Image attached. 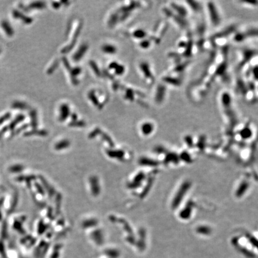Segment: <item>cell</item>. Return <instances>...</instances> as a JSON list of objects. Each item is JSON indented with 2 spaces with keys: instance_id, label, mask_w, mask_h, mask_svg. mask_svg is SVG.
Here are the masks:
<instances>
[{
  "instance_id": "obj_26",
  "label": "cell",
  "mask_w": 258,
  "mask_h": 258,
  "mask_svg": "<svg viewBox=\"0 0 258 258\" xmlns=\"http://www.w3.org/2000/svg\"><path fill=\"white\" fill-rule=\"evenodd\" d=\"M150 41H148V40L143 41L141 43V46H142V47H143L144 49H146V47H148L149 46H150Z\"/></svg>"
},
{
  "instance_id": "obj_9",
  "label": "cell",
  "mask_w": 258,
  "mask_h": 258,
  "mask_svg": "<svg viewBox=\"0 0 258 258\" xmlns=\"http://www.w3.org/2000/svg\"><path fill=\"white\" fill-rule=\"evenodd\" d=\"M163 80L165 82H166L167 83L174 86L175 87H178L181 84V80L178 78L167 77L163 78Z\"/></svg>"
},
{
  "instance_id": "obj_13",
  "label": "cell",
  "mask_w": 258,
  "mask_h": 258,
  "mask_svg": "<svg viewBox=\"0 0 258 258\" xmlns=\"http://www.w3.org/2000/svg\"><path fill=\"white\" fill-rule=\"evenodd\" d=\"M25 118V117L23 115H22V114L18 115L15 118V119H14V120L12 121L10 123V125H9V128H10V130H13V129L15 127V126H16L18 123H20L21 122L23 121L24 120Z\"/></svg>"
},
{
  "instance_id": "obj_27",
  "label": "cell",
  "mask_w": 258,
  "mask_h": 258,
  "mask_svg": "<svg viewBox=\"0 0 258 258\" xmlns=\"http://www.w3.org/2000/svg\"><path fill=\"white\" fill-rule=\"evenodd\" d=\"M1 212H0V220H1Z\"/></svg>"
},
{
  "instance_id": "obj_24",
  "label": "cell",
  "mask_w": 258,
  "mask_h": 258,
  "mask_svg": "<svg viewBox=\"0 0 258 258\" xmlns=\"http://www.w3.org/2000/svg\"><path fill=\"white\" fill-rule=\"evenodd\" d=\"M90 64L92 65V67H93V71H95V72L96 73L97 75H99V69L97 68V67L96 66V64L93 63V62H91V63H90Z\"/></svg>"
},
{
  "instance_id": "obj_10",
  "label": "cell",
  "mask_w": 258,
  "mask_h": 258,
  "mask_svg": "<svg viewBox=\"0 0 258 258\" xmlns=\"http://www.w3.org/2000/svg\"><path fill=\"white\" fill-rule=\"evenodd\" d=\"M1 26L3 27V30L5 32L6 34L8 36H12L14 34V31L12 28V27L7 21H3L1 22Z\"/></svg>"
},
{
  "instance_id": "obj_18",
  "label": "cell",
  "mask_w": 258,
  "mask_h": 258,
  "mask_svg": "<svg viewBox=\"0 0 258 258\" xmlns=\"http://www.w3.org/2000/svg\"><path fill=\"white\" fill-rule=\"evenodd\" d=\"M30 116L31 118L32 125L35 127L36 125V112L35 109L32 110L30 112Z\"/></svg>"
},
{
  "instance_id": "obj_29",
  "label": "cell",
  "mask_w": 258,
  "mask_h": 258,
  "mask_svg": "<svg viewBox=\"0 0 258 258\" xmlns=\"http://www.w3.org/2000/svg\"><path fill=\"white\" fill-rule=\"evenodd\" d=\"M257 90H258V85H257Z\"/></svg>"
},
{
  "instance_id": "obj_16",
  "label": "cell",
  "mask_w": 258,
  "mask_h": 258,
  "mask_svg": "<svg viewBox=\"0 0 258 258\" xmlns=\"http://www.w3.org/2000/svg\"><path fill=\"white\" fill-rule=\"evenodd\" d=\"M102 50L108 54H114L116 52V48L112 45H105L103 46Z\"/></svg>"
},
{
  "instance_id": "obj_19",
  "label": "cell",
  "mask_w": 258,
  "mask_h": 258,
  "mask_svg": "<svg viewBox=\"0 0 258 258\" xmlns=\"http://www.w3.org/2000/svg\"><path fill=\"white\" fill-rule=\"evenodd\" d=\"M251 75L255 81H258V65H255L251 69Z\"/></svg>"
},
{
  "instance_id": "obj_2",
  "label": "cell",
  "mask_w": 258,
  "mask_h": 258,
  "mask_svg": "<svg viewBox=\"0 0 258 258\" xmlns=\"http://www.w3.org/2000/svg\"><path fill=\"white\" fill-rule=\"evenodd\" d=\"M256 54V51L254 50L251 49H246L243 50V55H242V59L240 63V67L243 66L245 64L247 61H249L252 59V57H253Z\"/></svg>"
},
{
  "instance_id": "obj_7",
  "label": "cell",
  "mask_w": 258,
  "mask_h": 258,
  "mask_svg": "<svg viewBox=\"0 0 258 258\" xmlns=\"http://www.w3.org/2000/svg\"><path fill=\"white\" fill-rule=\"evenodd\" d=\"M245 40L250 37H258V28L248 29L245 32H242Z\"/></svg>"
},
{
  "instance_id": "obj_6",
  "label": "cell",
  "mask_w": 258,
  "mask_h": 258,
  "mask_svg": "<svg viewBox=\"0 0 258 258\" xmlns=\"http://www.w3.org/2000/svg\"><path fill=\"white\" fill-rule=\"evenodd\" d=\"M141 68L142 69V71H143V72L145 73V75L146 78H148V79H150L151 82H154V77H152V73L151 72L150 69V67L148 64V63H142L141 64Z\"/></svg>"
},
{
  "instance_id": "obj_22",
  "label": "cell",
  "mask_w": 258,
  "mask_h": 258,
  "mask_svg": "<svg viewBox=\"0 0 258 258\" xmlns=\"http://www.w3.org/2000/svg\"><path fill=\"white\" fill-rule=\"evenodd\" d=\"M58 64V62H57V61L54 62V63L50 67V68L47 70V73L50 74V73H53V71H54V69L56 68Z\"/></svg>"
},
{
  "instance_id": "obj_5",
  "label": "cell",
  "mask_w": 258,
  "mask_h": 258,
  "mask_svg": "<svg viewBox=\"0 0 258 258\" xmlns=\"http://www.w3.org/2000/svg\"><path fill=\"white\" fill-rule=\"evenodd\" d=\"M165 88L164 86L160 85L157 88V90H156V93L155 96V100L156 102L157 103H161L162 101H163V99L165 97Z\"/></svg>"
},
{
  "instance_id": "obj_23",
  "label": "cell",
  "mask_w": 258,
  "mask_h": 258,
  "mask_svg": "<svg viewBox=\"0 0 258 258\" xmlns=\"http://www.w3.org/2000/svg\"><path fill=\"white\" fill-rule=\"evenodd\" d=\"M126 96V97H127L129 100H132L133 99V91H132V90H130V89L127 90Z\"/></svg>"
},
{
  "instance_id": "obj_3",
  "label": "cell",
  "mask_w": 258,
  "mask_h": 258,
  "mask_svg": "<svg viewBox=\"0 0 258 258\" xmlns=\"http://www.w3.org/2000/svg\"><path fill=\"white\" fill-rule=\"evenodd\" d=\"M171 6L174 9V10L176 12V13H177V15L180 16L182 18H185L186 16L187 17L188 16V11L187 9L184 7L182 5H180L178 4H175V3H172L171 4Z\"/></svg>"
},
{
  "instance_id": "obj_20",
  "label": "cell",
  "mask_w": 258,
  "mask_h": 258,
  "mask_svg": "<svg viewBox=\"0 0 258 258\" xmlns=\"http://www.w3.org/2000/svg\"><path fill=\"white\" fill-rule=\"evenodd\" d=\"M134 36L136 38H144L145 36L146 35V32L141 30H139L136 31L134 33Z\"/></svg>"
},
{
  "instance_id": "obj_1",
  "label": "cell",
  "mask_w": 258,
  "mask_h": 258,
  "mask_svg": "<svg viewBox=\"0 0 258 258\" xmlns=\"http://www.w3.org/2000/svg\"><path fill=\"white\" fill-rule=\"evenodd\" d=\"M207 13L210 21L213 26H218L220 25L222 19H221L220 13L218 7L213 2H209L207 4Z\"/></svg>"
},
{
  "instance_id": "obj_11",
  "label": "cell",
  "mask_w": 258,
  "mask_h": 258,
  "mask_svg": "<svg viewBox=\"0 0 258 258\" xmlns=\"http://www.w3.org/2000/svg\"><path fill=\"white\" fill-rule=\"evenodd\" d=\"M109 68L115 70V72L117 75L123 74L125 71L124 67L120 65V64H118L116 62H113L112 63H110V64H109Z\"/></svg>"
},
{
  "instance_id": "obj_21",
  "label": "cell",
  "mask_w": 258,
  "mask_h": 258,
  "mask_svg": "<svg viewBox=\"0 0 258 258\" xmlns=\"http://www.w3.org/2000/svg\"><path fill=\"white\" fill-rule=\"evenodd\" d=\"M10 117H11L10 113H7L5 114H4V115H3L2 117H0V124H1L3 123H4L5 121H7Z\"/></svg>"
},
{
  "instance_id": "obj_8",
  "label": "cell",
  "mask_w": 258,
  "mask_h": 258,
  "mask_svg": "<svg viewBox=\"0 0 258 258\" xmlns=\"http://www.w3.org/2000/svg\"><path fill=\"white\" fill-rule=\"evenodd\" d=\"M87 48H88L87 45L86 44H83L82 45H81L80 47L79 50L74 54V56H73V59L76 61L79 60L82 58V56L84 54L86 51H87Z\"/></svg>"
},
{
  "instance_id": "obj_17",
  "label": "cell",
  "mask_w": 258,
  "mask_h": 258,
  "mask_svg": "<svg viewBox=\"0 0 258 258\" xmlns=\"http://www.w3.org/2000/svg\"><path fill=\"white\" fill-rule=\"evenodd\" d=\"M45 7V3L42 1H35L32 2L29 5V7L31 9L32 8H44Z\"/></svg>"
},
{
  "instance_id": "obj_4",
  "label": "cell",
  "mask_w": 258,
  "mask_h": 258,
  "mask_svg": "<svg viewBox=\"0 0 258 258\" xmlns=\"http://www.w3.org/2000/svg\"><path fill=\"white\" fill-rule=\"evenodd\" d=\"M12 14L15 19H19L26 24H30L33 21L31 17L24 15L22 13L17 10H14L12 12Z\"/></svg>"
},
{
  "instance_id": "obj_14",
  "label": "cell",
  "mask_w": 258,
  "mask_h": 258,
  "mask_svg": "<svg viewBox=\"0 0 258 258\" xmlns=\"http://www.w3.org/2000/svg\"><path fill=\"white\" fill-rule=\"evenodd\" d=\"M12 106L13 108L23 109V110L29 108V106L26 103L23 102H20V101H15L13 103Z\"/></svg>"
},
{
  "instance_id": "obj_25",
  "label": "cell",
  "mask_w": 258,
  "mask_h": 258,
  "mask_svg": "<svg viewBox=\"0 0 258 258\" xmlns=\"http://www.w3.org/2000/svg\"><path fill=\"white\" fill-rule=\"evenodd\" d=\"M22 170V167L19 165H15V166H13V167L11 168L12 172H20Z\"/></svg>"
},
{
  "instance_id": "obj_12",
  "label": "cell",
  "mask_w": 258,
  "mask_h": 258,
  "mask_svg": "<svg viewBox=\"0 0 258 258\" xmlns=\"http://www.w3.org/2000/svg\"><path fill=\"white\" fill-rule=\"evenodd\" d=\"M186 3L187 4L188 7L191 9V10L194 12H199L201 10V5L200 4L197 2V1H186Z\"/></svg>"
},
{
  "instance_id": "obj_28",
  "label": "cell",
  "mask_w": 258,
  "mask_h": 258,
  "mask_svg": "<svg viewBox=\"0 0 258 258\" xmlns=\"http://www.w3.org/2000/svg\"><path fill=\"white\" fill-rule=\"evenodd\" d=\"M1 49H0V53H1Z\"/></svg>"
},
{
  "instance_id": "obj_15",
  "label": "cell",
  "mask_w": 258,
  "mask_h": 258,
  "mask_svg": "<svg viewBox=\"0 0 258 258\" xmlns=\"http://www.w3.org/2000/svg\"><path fill=\"white\" fill-rule=\"evenodd\" d=\"M60 110L61 118H62V117L65 118L68 116L69 113V106H68V105H66V104L62 105L60 108Z\"/></svg>"
}]
</instances>
